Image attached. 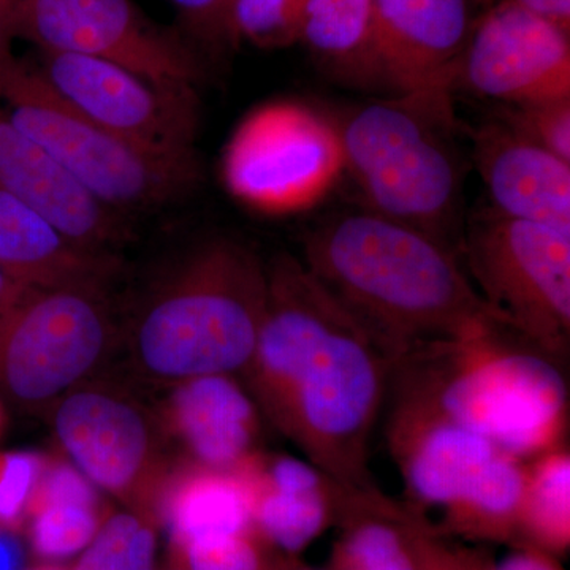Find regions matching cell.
Here are the masks:
<instances>
[{
  "label": "cell",
  "instance_id": "obj_40",
  "mask_svg": "<svg viewBox=\"0 0 570 570\" xmlns=\"http://www.w3.org/2000/svg\"><path fill=\"white\" fill-rule=\"evenodd\" d=\"M28 570H70L67 568H62V566L55 564V562H43V564L37 566V568L28 569Z\"/></svg>",
  "mask_w": 570,
  "mask_h": 570
},
{
  "label": "cell",
  "instance_id": "obj_37",
  "mask_svg": "<svg viewBox=\"0 0 570 570\" xmlns=\"http://www.w3.org/2000/svg\"><path fill=\"white\" fill-rule=\"evenodd\" d=\"M26 291H28V287L18 284L17 281L11 279L0 269V317L26 294Z\"/></svg>",
  "mask_w": 570,
  "mask_h": 570
},
{
  "label": "cell",
  "instance_id": "obj_25",
  "mask_svg": "<svg viewBox=\"0 0 570 570\" xmlns=\"http://www.w3.org/2000/svg\"><path fill=\"white\" fill-rule=\"evenodd\" d=\"M524 461L499 453L471 489L445 509V521L461 534L505 539L519 532Z\"/></svg>",
  "mask_w": 570,
  "mask_h": 570
},
{
  "label": "cell",
  "instance_id": "obj_22",
  "mask_svg": "<svg viewBox=\"0 0 570 570\" xmlns=\"http://www.w3.org/2000/svg\"><path fill=\"white\" fill-rule=\"evenodd\" d=\"M111 512L102 491L80 469L63 455L47 453L22 532L37 558L58 562L80 554Z\"/></svg>",
  "mask_w": 570,
  "mask_h": 570
},
{
  "label": "cell",
  "instance_id": "obj_36",
  "mask_svg": "<svg viewBox=\"0 0 570 570\" xmlns=\"http://www.w3.org/2000/svg\"><path fill=\"white\" fill-rule=\"evenodd\" d=\"M22 0H0V51L11 50L13 22Z\"/></svg>",
  "mask_w": 570,
  "mask_h": 570
},
{
  "label": "cell",
  "instance_id": "obj_18",
  "mask_svg": "<svg viewBox=\"0 0 570 570\" xmlns=\"http://www.w3.org/2000/svg\"><path fill=\"white\" fill-rule=\"evenodd\" d=\"M167 389L156 419L187 460L234 471L261 449L264 414L235 374L186 379Z\"/></svg>",
  "mask_w": 570,
  "mask_h": 570
},
{
  "label": "cell",
  "instance_id": "obj_26",
  "mask_svg": "<svg viewBox=\"0 0 570 570\" xmlns=\"http://www.w3.org/2000/svg\"><path fill=\"white\" fill-rule=\"evenodd\" d=\"M519 531L539 550L564 551L570 543V453L568 445L524 463Z\"/></svg>",
  "mask_w": 570,
  "mask_h": 570
},
{
  "label": "cell",
  "instance_id": "obj_7",
  "mask_svg": "<svg viewBox=\"0 0 570 570\" xmlns=\"http://www.w3.org/2000/svg\"><path fill=\"white\" fill-rule=\"evenodd\" d=\"M110 288H28L0 317V396L48 412L91 381L116 343Z\"/></svg>",
  "mask_w": 570,
  "mask_h": 570
},
{
  "label": "cell",
  "instance_id": "obj_43",
  "mask_svg": "<svg viewBox=\"0 0 570 570\" xmlns=\"http://www.w3.org/2000/svg\"><path fill=\"white\" fill-rule=\"evenodd\" d=\"M472 2L480 3V6H491L493 0H472Z\"/></svg>",
  "mask_w": 570,
  "mask_h": 570
},
{
  "label": "cell",
  "instance_id": "obj_35",
  "mask_svg": "<svg viewBox=\"0 0 570 570\" xmlns=\"http://www.w3.org/2000/svg\"><path fill=\"white\" fill-rule=\"evenodd\" d=\"M22 554L17 534L0 530V570H21Z\"/></svg>",
  "mask_w": 570,
  "mask_h": 570
},
{
  "label": "cell",
  "instance_id": "obj_39",
  "mask_svg": "<svg viewBox=\"0 0 570 570\" xmlns=\"http://www.w3.org/2000/svg\"><path fill=\"white\" fill-rule=\"evenodd\" d=\"M7 425V411H6V401L0 396V436L3 434V430H6Z\"/></svg>",
  "mask_w": 570,
  "mask_h": 570
},
{
  "label": "cell",
  "instance_id": "obj_30",
  "mask_svg": "<svg viewBox=\"0 0 570 570\" xmlns=\"http://www.w3.org/2000/svg\"><path fill=\"white\" fill-rule=\"evenodd\" d=\"M499 121L570 163V99L501 107Z\"/></svg>",
  "mask_w": 570,
  "mask_h": 570
},
{
  "label": "cell",
  "instance_id": "obj_32",
  "mask_svg": "<svg viewBox=\"0 0 570 570\" xmlns=\"http://www.w3.org/2000/svg\"><path fill=\"white\" fill-rule=\"evenodd\" d=\"M184 21L205 40L230 39L228 22L235 0H170Z\"/></svg>",
  "mask_w": 570,
  "mask_h": 570
},
{
  "label": "cell",
  "instance_id": "obj_4",
  "mask_svg": "<svg viewBox=\"0 0 570 570\" xmlns=\"http://www.w3.org/2000/svg\"><path fill=\"white\" fill-rule=\"evenodd\" d=\"M266 294V265L243 243L217 238L195 247L156 284L135 316V370L164 387L243 373L264 322Z\"/></svg>",
  "mask_w": 570,
  "mask_h": 570
},
{
  "label": "cell",
  "instance_id": "obj_21",
  "mask_svg": "<svg viewBox=\"0 0 570 570\" xmlns=\"http://www.w3.org/2000/svg\"><path fill=\"white\" fill-rule=\"evenodd\" d=\"M157 523L179 550L198 540L255 534L249 493L238 472L187 459L168 472Z\"/></svg>",
  "mask_w": 570,
  "mask_h": 570
},
{
  "label": "cell",
  "instance_id": "obj_27",
  "mask_svg": "<svg viewBox=\"0 0 570 570\" xmlns=\"http://www.w3.org/2000/svg\"><path fill=\"white\" fill-rule=\"evenodd\" d=\"M157 528L140 513L111 512L70 570H156Z\"/></svg>",
  "mask_w": 570,
  "mask_h": 570
},
{
  "label": "cell",
  "instance_id": "obj_15",
  "mask_svg": "<svg viewBox=\"0 0 570 570\" xmlns=\"http://www.w3.org/2000/svg\"><path fill=\"white\" fill-rule=\"evenodd\" d=\"M234 471L249 493L255 535L287 553L306 549L362 493L341 485L309 460L262 449Z\"/></svg>",
  "mask_w": 570,
  "mask_h": 570
},
{
  "label": "cell",
  "instance_id": "obj_42",
  "mask_svg": "<svg viewBox=\"0 0 570 570\" xmlns=\"http://www.w3.org/2000/svg\"><path fill=\"white\" fill-rule=\"evenodd\" d=\"M275 570H311V569H306V568H302V566H287V568H279V569H276Z\"/></svg>",
  "mask_w": 570,
  "mask_h": 570
},
{
  "label": "cell",
  "instance_id": "obj_12",
  "mask_svg": "<svg viewBox=\"0 0 570 570\" xmlns=\"http://www.w3.org/2000/svg\"><path fill=\"white\" fill-rule=\"evenodd\" d=\"M13 39L40 52L100 59L165 85L190 86L200 66L189 48L153 24L132 0H22Z\"/></svg>",
  "mask_w": 570,
  "mask_h": 570
},
{
  "label": "cell",
  "instance_id": "obj_1",
  "mask_svg": "<svg viewBox=\"0 0 570 570\" xmlns=\"http://www.w3.org/2000/svg\"><path fill=\"white\" fill-rule=\"evenodd\" d=\"M266 275L264 322L242 373L247 390L306 460L348 490L377 493L370 448L392 360L303 261L277 255Z\"/></svg>",
  "mask_w": 570,
  "mask_h": 570
},
{
  "label": "cell",
  "instance_id": "obj_41",
  "mask_svg": "<svg viewBox=\"0 0 570 570\" xmlns=\"http://www.w3.org/2000/svg\"><path fill=\"white\" fill-rule=\"evenodd\" d=\"M448 570H479V569L469 568V566H464L463 562H461L460 560H456V558H452V561H450Z\"/></svg>",
  "mask_w": 570,
  "mask_h": 570
},
{
  "label": "cell",
  "instance_id": "obj_8",
  "mask_svg": "<svg viewBox=\"0 0 570 570\" xmlns=\"http://www.w3.org/2000/svg\"><path fill=\"white\" fill-rule=\"evenodd\" d=\"M468 275L509 328L557 362L570 343V235L482 214L460 242Z\"/></svg>",
  "mask_w": 570,
  "mask_h": 570
},
{
  "label": "cell",
  "instance_id": "obj_23",
  "mask_svg": "<svg viewBox=\"0 0 570 570\" xmlns=\"http://www.w3.org/2000/svg\"><path fill=\"white\" fill-rule=\"evenodd\" d=\"M341 520L333 570H448L452 561L382 491L356 493Z\"/></svg>",
  "mask_w": 570,
  "mask_h": 570
},
{
  "label": "cell",
  "instance_id": "obj_28",
  "mask_svg": "<svg viewBox=\"0 0 570 570\" xmlns=\"http://www.w3.org/2000/svg\"><path fill=\"white\" fill-rule=\"evenodd\" d=\"M307 0H235L230 39L273 50L295 43L302 36Z\"/></svg>",
  "mask_w": 570,
  "mask_h": 570
},
{
  "label": "cell",
  "instance_id": "obj_14",
  "mask_svg": "<svg viewBox=\"0 0 570 570\" xmlns=\"http://www.w3.org/2000/svg\"><path fill=\"white\" fill-rule=\"evenodd\" d=\"M384 86L397 94L456 86L472 26V0H373Z\"/></svg>",
  "mask_w": 570,
  "mask_h": 570
},
{
  "label": "cell",
  "instance_id": "obj_6",
  "mask_svg": "<svg viewBox=\"0 0 570 570\" xmlns=\"http://www.w3.org/2000/svg\"><path fill=\"white\" fill-rule=\"evenodd\" d=\"M0 105L66 174L112 212L168 204L197 179V163L153 156L108 132L11 50L0 51Z\"/></svg>",
  "mask_w": 570,
  "mask_h": 570
},
{
  "label": "cell",
  "instance_id": "obj_20",
  "mask_svg": "<svg viewBox=\"0 0 570 570\" xmlns=\"http://www.w3.org/2000/svg\"><path fill=\"white\" fill-rule=\"evenodd\" d=\"M119 266L116 254L78 245L43 214L0 189V269L18 284L110 288Z\"/></svg>",
  "mask_w": 570,
  "mask_h": 570
},
{
  "label": "cell",
  "instance_id": "obj_31",
  "mask_svg": "<svg viewBox=\"0 0 570 570\" xmlns=\"http://www.w3.org/2000/svg\"><path fill=\"white\" fill-rule=\"evenodd\" d=\"M264 546L257 535L243 534L198 540L181 551L187 570H275Z\"/></svg>",
  "mask_w": 570,
  "mask_h": 570
},
{
  "label": "cell",
  "instance_id": "obj_29",
  "mask_svg": "<svg viewBox=\"0 0 570 570\" xmlns=\"http://www.w3.org/2000/svg\"><path fill=\"white\" fill-rule=\"evenodd\" d=\"M47 453L33 450L0 452V530L20 534L29 502L43 469Z\"/></svg>",
  "mask_w": 570,
  "mask_h": 570
},
{
  "label": "cell",
  "instance_id": "obj_17",
  "mask_svg": "<svg viewBox=\"0 0 570 570\" xmlns=\"http://www.w3.org/2000/svg\"><path fill=\"white\" fill-rule=\"evenodd\" d=\"M0 189L43 214L59 230L94 250L115 254L127 236L112 212L21 130L0 105Z\"/></svg>",
  "mask_w": 570,
  "mask_h": 570
},
{
  "label": "cell",
  "instance_id": "obj_19",
  "mask_svg": "<svg viewBox=\"0 0 570 570\" xmlns=\"http://www.w3.org/2000/svg\"><path fill=\"white\" fill-rule=\"evenodd\" d=\"M493 213L570 235V163L494 119L472 135Z\"/></svg>",
  "mask_w": 570,
  "mask_h": 570
},
{
  "label": "cell",
  "instance_id": "obj_2",
  "mask_svg": "<svg viewBox=\"0 0 570 570\" xmlns=\"http://www.w3.org/2000/svg\"><path fill=\"white\" fill-rule=\"evenodd\" d=\"M303 264L392 363L438 341L510 330L452 247L381 214L330 217L307 235Z\"/></svg>",
  "mask_w": 570,
  "mask_h": 570
},
{
  "label": "cell",
  "instance_id": "obj_3",
  "mask_svg": "<svg viewBox=\"0 0 570 570\" xmlns=\"http://www.w3.org/2000/svg\"><path fill=\"white\" fill-rule=\"evenodd\" d=\"M389 393L390 406L452 420L524 463L566 444L568 382L553 358L508 328L407 352L393 362Z\"/></svg>",
  "mask_w": 570,
  "mask_h": 570
},
{
  "label": "cell",
  "instance_id": "obj_10",
  "mask_svg": "<svg viewBox=\"0 0 570 570\" xmlns=\"http://www.w3.org/2000/svg\"><path fill=\"white\" fill-rule=\"evenodd\" d=\"M63 456L102 493L157 523L171 463L159 422L118 385L88 381L47 412Z\"/></svg>",
  "mask_w": 570,
  "mask_h": 570
},
{
  "label": "cell",
  "instance_id": "obj_34",
  "mask_svg": "<svg viewBox=\"0 0 570 570\" xmlns=\"http://www.w3.org/2000/svg\"><path fill=\"white\" fill-rule=\"evenodd\" d=\"M490 570H561L549 554L539 549L513 551Z\"/></svg>",
  "mask_w": 570,
  "mask_h": 570
},
{
  "label": "cell",
  "instance_id": "obj_9",
  "mask_svg": "<svg viewBox=\"0 0 570 570\" xmlns=\"http://www.w3.org/2000/svg\"><path fill=\"white\" fill-rule=\"evenodd\" d=\"M344 174L336 122L298 102L266 104L236 127L223 157L228 193L255 212L314 208Z\"/></svg>",
  "mask_w": 570,
  "mask_h": 570
},
{
  "label": "cell",
  "instance_id": "obj_16",
  "mask_svg": "<svg viewBox=\"0 0 570 570\" xmlns=\"http://www.w3.org/2000/svg\"><path fill=\"white\" fill-rule=\"evenodd\" d=\"M387 439L407 497L422 508L455 504L502 453L482 434L414 407L390 409Z\"/></svg>",
  "mask_w": 570,
  "mask_h": 570
},
{
  "label": "cell",
  "instance_id": "obj_11",
  "mask_svg": "<svg viewBox=\"0 0 570 570\" xmlns=\"http://www.w3.org/2000/svg\"><path fill=\"white\" fill-rule=\"evenodd\" d=\"M37 69L48 85L105 130L142 151L176 163H197V100L190 86L165 85L116 63L40 52Z\"/></svg>",
  "mask_w": 570,
  "mask_h": 570
},
{
  "label": "cell",
  "instance_id": "obj_33",
  "mask_svg": "<svg viewBox=\"0 0 570 570\" xmlns=\"http://www.w3.org/2000/svg\"><path fill=\"white\" fill-rule=\"evenodd\" d=\"M540 20L570 33V0H510Z\"/></svg>",
  "mask_w": 570,
  "mask_h": 570
},
{
  "label": "cell",
  "instance_id": "obj_5",
  "mask_svg": "<svg viewBox=\"0 0 570 570\" xmlns=\"http://www.w3.org/2000/svg\"><path fill=\"white\" fill-rule=\"evenodd\" d=\"M452 89L397 94L336 122L344 171L370 212L452 247L463 205V157L456 142Z\"/></svg>",
  "mask_w": 570,
  "mask_h": 570
},
{
  "label": "cell",
  "instance_id": "obj_24",
  "mask_svg": "<svg viewBox=\"0 0 570 570\" xmlns=\"http://www.w3.org/2000/svg\"><path fill=\"white\" fill-rule=\"evenodd\" d=\"M325 70L356 86H382L373 0H307L302 36Z\"/></svg>",
  "mask_w": 570,
  "mask_h": 570
},
{
  "label": "cell",
  "instance_id": "obj_38",
  "mask_svg": "<svg viewBox=\"0 0 570 570\" xmlns=\"http://www.w3.org/2000/svg\"><path fill=\"white\" fill-rule=\"evenodd\" d=\"M159 570H187L186 562H184L183 551L170 546L167 560L164 561L163 568Z\"/></svg>",
  "mask_w": 570,
  "mask_h": 570
},
{
  "label": "cell",
  "instance_id": "obj_13",
  "mask_svg": "<svg viewBox=\"0 0 570 570\" xmlns=\"http://www.w3.org/2000/svg\"><path fill=\"white\" fill-rule=\"evenodd\" d=\"M456 85L501 107L570 99V33L501 0L472 26Z\"/></svg>",
  "mask_w": 570,
  "mask_h": 570
}]
</instances>
